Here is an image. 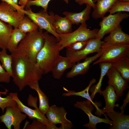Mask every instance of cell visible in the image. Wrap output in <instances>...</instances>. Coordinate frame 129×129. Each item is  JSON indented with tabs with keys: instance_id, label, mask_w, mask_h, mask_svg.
Segmentation results:
<instances>
[{
	"instance_id": "cell-25",
	"label": "cell",
	"mask_w": 129,
	"mask_h": 129,
	"mask_svg": "<svg viewBox=\"0 0 129 129\" xmlns=\"http://www.w3.org/2000/svg\"><path fill=\"white\" fill-rule=\"evenodd\" d=\"M26 33L22 32L18 28L13 29L8 41L7 48L11 53L17 48L20 42L25 38Z\"/></svg>"
},
{
	"instance_id": "cell-32",
	"label": "cell",
	"mask_w": 129,
	"mask_h": 129,
	"mask_svg": "<svg viewBox=\"0 0 129 129\" xmlns=\"http://www.w3.org/2000/svg\"><path fill=\"white\" fill-rule=\"evenodd\" d=\"M1 94L0 93V108L4 113L5 110L7 107L15 106L17 105V103L11 95L9 94L6 97H1Z\"/></svg>"
},
{
	"instance_id": "cell-40",
	"label": "cell",
	"mask_w": 129,
	"mask_h": 129,
	"mask_svg": "<svg viewBox=\"0 0 129 129\" xmlns=\"http://www.w3.org/2000/svg\"><path fill=\"white\" fill-rule=\"evenodd\" d=\"M124 102L120 107L119 108L121 110L120 113H124L125 108L127 104L129 102V91L128 90L127 94L126 95V97L124 99Z\"/></svg>"
},
{
	"instance_id": "cell-23",
	"label": "cell",
	"mask_w": 129,
	"mask_h": 129,
	"mask_svg": "<svg viewBox=\"0 0 129 129\" xmlns=\"http://www.w3.org/2000/svg\"><path fill=\"white\" fill-rule=\"evenodd\" d=\"M29 86L30 88L35 90L37 93L39 100L38 109L42 114L45 115L49 107L48 97L40 89L38 81H37Z\"/></svg>"
},
{
	"instance_id": "cell-15",
	"label": "cell",
	"mask_w": 129,
	"mask_h": 129,
	"mask_svg": "<svg viewBox=\"0 0 129 129\" xmlns=\"http://www.w3.org/2000/svg\"><path fill=\"white\" fill-rule=\"evenodd\" d=\"M104 98L105 105L104 108L97 112L98 115H101L105 113H108L113 112L115 107H119L116 102L119 99V97L116 93L113 87L111 85L108 86L103 91L101 90L99 92Z\"/></svg>"
},
{
	"instance_id": "cell-42",
	"label": "cell",
	"mask_w": 129,
	"mask_h": 129,
	"mask_svg": "<svg viewBox=\"0 0 129 129\" xmlns=\"http://www.w3.org/2000/svg\"><path fill=\"white\" fill-rule=\"evenodd\" d=\"M5 91H4L2 92L0 91V93L4 95H6L7 94V93L9 91L8 90L5 89Z\"/></svg>"
},
{
	"instance_id": "cell-3",
	"label": "cell",
	"mask_w": 129,
	"mask_h": 129,
	"mask_svg": "<svg viewBox=\"0 0 129 129\" xmlns=\"http://www.w3.org/2000/svg\"><path fill=\"white\" fill-rule=\"evenodd\" d=\"M45 42L44 32L38 27L35 31L28 33L20 42L16 49L35 63L37 55Z\"/></svg>"
},
{
	"instance_id": "cell-45",
	"label": "cell",
	"mask_w": 129,
	"mask_h": 129,
	"mask_svg": "<svg viewBox=\"0 0 129 129\" xmlns=\"http://www.w3.org/2000/svg\"><path fill=\"white\" fill-rule=\"evenodd\" d=\"M100 0H93V1L94 3H96L97 1Z\"/></svg>"
},
{
	"instance_id": "cell-10",
	"label": "cell",
	"mask_w": 129,
	"mask_h": 129,
	"mask_svg": "<svg viewBox=\"0 0 129 129\" xmlns=\"http://www.w3.org/2000/svg\"><path fill=\"white\" fill-rule=\"evenodd\" d=\"M103 41L101 39L95 38L89 39L86 47L82 50L72 52L66 50V56L70 59L71 61L75 64L81 60L87 57V56L91 53H98L101 51Z\"/></svg>"
},
{
	"instance_id": "cell-9",
	"label": "cell",
	"mask_w": 129,
	"mask_h": 129,
	"mask_svg": "<svg viewBox=\"0 0 129 129\" xmlns=\"http://www.w3.org/2000/svg\"><path fill=\"white\" fill-rule=\"evenodd\" d=\"M67 113L63 107H58L53 105L49 106L45 114L51 124L54 125L60 124L59 129H71L73 127V124L67 118Z\"/></svg>"
},
{
	"instance_id": "cell-13",
	"label": "cell",
	"mask_w": 129,
	"mask_h": 129,
	"mask_svg": "<svg viewBox=\"0 0 129 129\" xmlns=\"http://www.w3.org/2000/svg\"><path fill=\"white\" fill-rule=\"evenodd\" d=\"M108 79V83L114 88L116 93L119 97H122L124 91L129 88L128 82L122 76L116 69L112 66L106 75Z\"/></svg>"
},
{
	"instance_id": "cell-1",
	"label": "cell",
	"mask_w": 129,
	"mask_h": 129,
	"mask_svg": "<svg viewBox=\"0 0 129 129\" xmlns=\"http://www.w3.org/2000/svg\"><path fill=\"white\" fill-rule=\"evenodd\" d=\"M11 54L12 57L11 77L20 91L42 78V73L35 63L17 49Z\"/></svg>"
},
{
	"instance_id": "cell-35",
	"label": "cell",
	"mask_w": 129,
	"mask_h": 129,
	"mask_svg": "<svg viewBox=\"0 0 129 129\" xmlns=\"http://www.w3.org/2000/svg\"><path fill=\"white\" fill-rule=\"evenodd\" d=\"M24 129H50L46 125L35 118L33 119L32 123L28 125Z\"/></svg>"
},
{
	"instance_id": "cell-19",
	"label": "cell",
	"mask_w": 129,
	"mask_h": 129,
	"mask_svg": "<svg viewBox=\"0 0 129 129\" xmlns=\"http://www.w3.org/2000/svg\"><path fill=\"white\" fill-rule=\"evenodd\" d=\"M107 115L113 122L111 129H129V116L124 114L119 111H114L113 112L106 113Z\"/></svg>"
},
{
	"instance_id": "cell-17",
	"label": "cell",
	"mask_w": 129,
	"mask_h": 129,
	"mask_svg": "<svg viewBox=\"0 0 129 129\" xmlns=\"http://www.w3.org/2000/svg\"><path fill=\"white\" fill-rule=\"evenodd\" d=\"M49 14L52 17L53 27L57 34H67L72 32V24L67 17L54 14L52 11Z\"/></svg>"
},
{
	"instance_id": "cell-21",
	"label": "cell",
	"mask_w": 129,
	"mask_h": 129,
	"mask_svg": "<svg viewBox=\"0 0 129 129\" xmlns=\"http://www.w3.org/2000/svg\"><path fill=\"white\" fill-rule=\"evenodd\" d=\"M75 64L71 61L69 57L60 55L51 71L53 77L55 79H60L64 71L71 68Z\"/></svg>"
},
{
	"instance_id": "cell-33",
	"label": "cell",
	"mask_w": 129,
	"mask_h": 129,
	"mask_svg": "<svg viewBox=\"0 0 129 129\" xmlns=\"http://www.w3.org/2000/svg\"><path fill=\"white\" fill-rule=\"evenodd\" d=\"M52 0H29L27 2L25 8L29 9L32 5L41 7L45 11L47 12L48 5L49 2Z\"/></svg>"
},
{
	"instance_id": "cell-39",
	"label": "cell",
	"mask_w": 129,
	"mask_h": 129,
	"mask_svg": "<svg viewBox=\"0 0 129 129\" xmlns=\"http://www.w3.org/2000/svg\"><path fill=\"white\" fill-rule=\"evenodd\" d=\"M2 2H5L13 6L16 11H23L24 9H23L20 6L14 3L12 0H0Z\"/></svg>"
},
{
	"instance_id": "cell-20",
	"label": "cell",
	"mask_w": 129,
	"mask_h": 129,
	"mask_svg": "<svg viewBox=\"0 0 129 129\" xmlns=\"http://www.w3.org/2000/svg\"><path fill=\"white\" fill-rule=\"evenodd\" d=\"M91 7L86 5L85 8L79 12H72L66 11L63 14L70 21L72 24L78 25L86 23L90 18Z\"/></svg>"
},
{
	"instance_id": "cell-11",
	"label": "cell",
	"mask_w": 129,
	"mask_h": 129,
	"mask_svg": "<svg viewBox=\"0 0 129 129\" xmlns=\"http://www.w3.org/2000/svg\"><path fill=\"white\" fill-rule=\"evenodd\" d=\"M24 11H18L12 6L5 2L0 3V20L14 28H18L25 16Z\"/></svg>"
},
{
	"instance_id": "cell-36",
	"label": "cell",
	"mask_w": 129,
	"mask_h": 129,
	"mask_svg": "<svg viewBox=\"0 0 129 129\" xmlns=\"http://www.w3.org/2000/svg\"><path fill=\"white\" fill-rule=\"evenodd\" d=\"M11 75L4 69L0 63V82L8 83L11 80Z\"/></svg>"
},
{
	"instance_id": "cell-6",
	"label": "cell",
	"mask_w": 129,
	"mask_h": 129,
	"mask_svg": "<svg viewBox=\"0 0 129 129\" xmlns=\"http://www.w3.org/2000/svg\"><path fill=\"white\" fill-rule=\"evenodd\" d=\"M24 12L25 15L34 22L39 27L46 30L48 33L52 34L59 41H60L58 34L53 26L51 16L47 12L43 9L38 12L35 13L30 8H26Z\"/></svg>"
},
{
	"instance_id": "cell-12",
	"label": "cell",
	"mask_w": 129,
	"mask_h": 129,
	"mask_svg": "<svg viewBox=\"0 0 129 129\" xmlns=\"http://www.w3.org/2000/svg\"><path fill=\"white\" fill-rule=\"evenodd\" d=\"M74 105L75 107L81 109L88 116L89 122L88 123L84 124V127L89 129H96L97 124L102 123L109 124L111 126L112 125V121L107 118H101L92 114V112L94 109V107L91 102L88 100L77 101Z\"/></svg>"
},
{
	"instance_id": "cell-8",
	"label": "cell",
	"mask_w": 129,
	"mask_h": 129,
	"mask_svg": "<svg viewBox=\"0 0 129 129\" xmlns=\"http://www.w3.org/2000/svg\"><path fill=\"white\" fill-rule=\"evenodd\" d=\"M22 113L17 105L8 106L5 113L0 116V122L3 123L8 129H11L12 126L14 129H20L21 123L27 117Z\"/></svg>"
},
{
	"instance_id": "cell-41",
	"label": "cell",
	"mask_w": 129,
	"mask_h": 129,
	"mask_svg": "<svg viewBox=\"0 0 129 129\" xmlns=\"http://www.w3.org/2000/svg\"><path fill=\"white\" fill-rule=\"evenodd\" d=\"M29 0H19L18 4L23 9H24L26 4Z\"/></svg>"
},
{
	"instance_id": "cell-2",
	"label": "cell",
	"mask_w": 129,
	"mask_h": 129,
	"mask_svg": "<svg viewBox=\"0 0 129 129\" xmlns=\"http://www.w3.org/2000/svg\"><path fill=\"white\" fill-rule=\"evenodd\" d=\"M48 33L47 31L44 32V43L37 55L35 62L43 75L51 71L60 56L59 41Z\"/></svg>"
},
{
	"instance_id": "cell-37",
	"label": "cell",
	"mask_w": 129,
	"mask_h": 129,
	"mask_svg": "<svg viewBox=\"0 0 129 129\" xmlns=\"http://www.w3.org/2000/svg\"><path fill=\"white\" fill-rule=\"evenodd\" d=\"M38 99L37 97H34L31 94L29 95L27 100V104L28 106L34 107L35 109H38L37 104Z\"/></svg>"
},
{
	"instance_id": "cell-44",
	"label": "cell",
	"mask_w": 129,
	"mask_h": 129,
	"mask_svg": "<svg viewBox=\"0 0 129 129\" xmlns=\"http://www.w3.org/2000/svg\"><path fill=\"white\" fill-rule=\"evenodd\" d=\"M64 2H65L67 4H68L69 3V0H63Z\"/></svg>"
},
{
	"instance_id": "cell-29",
	"label": "cell",
	"mask_w": 129,
	"mask_h": 129,
	"mask_svg": "<svg viewBox=\"0 0 129 129\" xmlns=\"http://www.w3.org/2000/svg\"><path fill=\"white\" fill-rule=\"evenodd\" d=\"M6 49H4L0 51V61L2 67L11 77L12 56L11 54L9 55L7 54Z\"/></svg>"
},
{
	"instance_id": "cell-43",
	"label": "cell",
	"mask_w": 129,
	"mask_h": 129,
	"mask_svg": "<svg viewBox=\"0 0 129 129\" xmlns=\"http://www.w3.org/2000/svg\"><path fill=\"white\" fill-rule=\"evenodd\" d=\"M13 2L15 4L18 5V0H12Z\"/></svg>"
},
{
	"instance_id": "cell-30",
	"label": "cell",
	"mask_w": 129,
	"mask_h": 129,
	"mask_svg": "<svg viewBox=\"0 0 129 129\" xmlns=\"http://www.w3.org/2000/svg\"><path fill=\"white\" fill-rule=\"evenodd\" d=\"M38 27L34 22L28 17L25 16L20 22L18 27V29L25 33L34 31Z\"/></svg>"
},
{
	"instance_id": "cell-46",
	"label": "cell",
	"mask_w": 129,
	"mask_h": 129,
	"mask_svg": "<svg viewBox=\"0 0 129 129\" xmlns=\"http://www.w3.org/2000/svg\"><path fill=\"white\" fill-rule=\"evenodd\" d=\"M120 0L123 1H124L129 2V0Z\"/></svg>"
},
{
	"instance_id": "cell-38",
	"label": "cell",
	"mask_w": 129,
	"mask_h": 129,
	"mask_svg": "<svg viewBox=\"0 0 129 129\" xmlns=\"http://www.w3.org/2000/svg\"><path fill=\"white\" fill-rule=\"evenodd\" d=\"M75 1L80 5H82L84 4L88 5L91 6L93 8L95 6L93 0H74Z\"/></svg>"
},
{
	"instance_id": "cell-24",
	"label": "cell",
	"mask_w": 129,
	"mask_h": 129,
	"mask_svg": "<svg viewBox=\"0 0 129 129\" xmlns=\"http://www.w3.org/2000/svg\"><path fill=\"white\" fill-rule=\"evenodd\" d=\"M99 63L101 69L99 79L97 84L93 86L90 89L91 93L90 97L92 100L96 93H99L101 90V87L103 79L109 70L112 66V62H103Z\"/></svg>"
},
{
	"instance_id": "cell-16",
	"label": "cell",
	"mask_w": 129,
	"mask_h": 129,
	"mask_svg": "<svg viewBox=\"0 0 129 129\" xmlns=\"http://www.w3.org/2000/svg\"><path fill=\"white\" fill-rule=\"evenodd\" d=\"M102 53V52L101 50L95 55L87 57L85 59L83 62H77L71 68L70 71L67 73L66 77L68 78H71L78 75H83L86 74L90 68V64L99 58Z\"/></svg>"
},
{
	"instance_id": "cell-4",
	"label": "cell",
	"mask_w": 129,
	"mask_h": 129,
	"mask_svg": "<svg viewBox=\"0 0 129 129\" xmlns=\"http://www.w3.org/2000/svg\"><path fill=\"white\" fill-rule=\"evenodd\" d=\"M86 23L81 24L73 32L65 34H58L60 39L59 42L61 50L72 43L79 41H87L96 38L99 29L91 30L87 28Z\"/></svg>"
},
{
	"instance_id": "cell-18",
	"label": "cell",
	"mask_w": 129,
	"mask_h": 129,
	"mask_svg": "<svg viewBox=\"0 0 129 129\" xmlns=\"http://www.w3.org/2000/svg\"><path fill=\"white\" fill-rule=\"evenodd\" d=\"M109 33L104 38L101 46L129 43V35L123 32L120 26Z\"/></svg>"
},
{
	"instance_id": "cell-47",
	"label": "cell",
	"mask_w": 129,
	"mask_h": 129,
	"mask_svg": "<svg viewBox=\"0 0 129 129\" xmlns=\"http://www.w3.org/2000/svg\"></svg>"
},
{
	"instance_id": "cell-27",
	"label": "cell",
	"mask_w": 129,
	"mask_h": 129,
	"mask_svg": "<svg viewBox=\"0 0 129 129\" xmlns=\"http://www.w3.org/2000/svg\"><path fill=\"white\" fill-rule=\"evenodd\" d=\"M112 66L120 73L123 77L129 81V59L128 56L112 63Z\"/></svg>"
},
{
	"instance_id": "cell-34",
	"label": "cell",
	"mask_w": 129,
	"mask_h": 129,
	"mask_svg": "<svg viewBox=\"0 0 129 129\" xmlns=\"http://www.w3.org/2000/svg\"><path fill=\"white\" fill-rule=\"evenodd\" d=\"M88 40L77 42L71 43L65 47L66 50L72 52L80 50L86 47Z\"/></svg>"
},
{
	"instance_id": "cell-31",
	"label": "cell",
	"mask_w": 129,
	"mask_h": 129,
	"mask_svg": "<svg viewBox=\"0 0 129 129\" xmlns=\"http://www.w3.org/2000/svg\"><path fill=\"white\" fill-rule=\"evenodd\" d=\"M122 11L129 12V2L117 0L112 5L108 12L110 14H113Z\"/></svg>"
},
{
	"instance_id": "cell-22",
	"label": "cell",
	"mask_w": 129,
	"mask_h": 129,
	"mask_svg": "<svg viewBox=\"0 0 129 129\" xmlns=\"http://www.w3.org/2000/svg\"><path fill=\"white\" fill-rule=\"evenodd\" d=\"M117 0H100L95 4L91 16L95 19L102 18Z\"/></svg>"
},
{
	"instance_id": "cell-26",
	"label": "cell",
	"mask_w": 129,
	"mask_h": 129,
	"mask_svg": "<svg viewBox=\"0 0 129 129\" xmlns=\"http://www.w3.org/2000/svg\"><path fill=\"white\" fill-rule=\"evenodd\" d=\"M12 27L0 20V48L7 49L8 43L13 30Z\"/></svg>"
},
{
	"instance_id": "cell-28",
	"label": "cell",
	"mask_w": 129,
	"mask_h": 129,
	"mask_svg": "<svg viewBox=\"0 0 129 129\" xmlns=\"http://www.w3.org/2000/svg\"><path fill=\"white\" fill-rule=\"evenodd\" d=\"M96 81V79L93 78L90 81L88 86L83 90L79 92H75L73 90L67 91V92L62 94V95L64 97L70 96H79L85 98L91 102L92 104L96 108L97 112L100 109L97 105L94 103L89 95V91L91 86L95 83Z\"/></svg>"
},
{
	"instance_id": "cell-7",
	"label": "cell",
	"mask_w": 129,
	"mask_h": 129,
	"mask_svg": "<svg viewBox=\"0 0 129 129\" xmlns=\"http://www.w3.org/2000/svg\"><path fill=\"white\" fill-rule=\"evenodd\" d=\"M129 14L121 12L115 14H110L104 16L99 23L100 28L99 29L96 38L101 39L106 34L111 32L120 26V23L124 19L128 18Z\"/></svg>"
},
{
	"instance_id": "cell-14",
	"label": "cell",
	"mask_w": 129,
	"mask_h": 129,
	"mask_svg": "<svg viewBox=\"0 0 129 129\" xmlns=\"http://www.w3.org/2000/svg\"><path fill=\"white\" fill-rule=\"evenodd\" d=\"M9 94L11 95L16 102L21 111L28 116L29 119H36L48 126L50 129H59V128L57 127L56 125L51 124L46 117L39 109H33L24 105L19 99L17 93L10 92Z\"/></svg>"
},
{
	"instance_id": "cell-5",
	"label": "cell",
	"mask_w": 129,
	"mask_h": 129,
	"mask_svg": "<svg viewBox=\"0 0 129 129\" xmlns=\"http://www.w3.org/2000/svg\"><path fill=\"white\" fill-rule=\"evenodd\" d=\"M102 53L99 59L93 65L103 62L113 63L124 57L128 56L129 52V43H123L101 46Z\"/></svg>"
}]
</instances>
